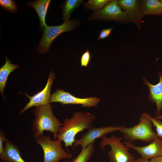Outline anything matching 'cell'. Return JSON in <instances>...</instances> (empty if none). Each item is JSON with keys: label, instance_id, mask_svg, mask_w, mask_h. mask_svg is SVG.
I'll return each mask as SVG.
<instances>
[{"label": "cell", "instance_id": "obj_14", "mask_svg": "<svg viewBox=\"0 0 162 162\" xmlns=\"http://www.w3.org/2000/svg\"><path fill=\"white\" fill-rule=\"evenodd\" d=\"M3 153L0 155L1 162H25L21 157L19 147L6 138Z\"/></svg>", "mask_w": 162, "mask_h": 162}, {"label": "cell", "instance_id": "obj_17", "mask_svg": "<svg viewBox=\"0 0 162 162\" xmlns=\"http://www.w3.org/2000/svg\"><path fill=\"white\" fill-rule=\"evenodd\" d=\"M5 58V63L0 68V91L4 99V92L8 77L12 72L19 68V65L12 64L7 56Z\"/></svg>", "mask_w": 162, "mask_h": 162}, {"label": "cell", "instance_id": "obj_26", "mask_svg": "<svg viewBox=\"0 0 162 162\" xmlns=\"http://www.w3.org/2000/svg\"><path fill=\"white\" fill-rule=\"evenodd\" d=\"M151 162H162V156L151 159Z\"/></svg>", "mask_w": 162, "mask_h": 162}, {"label": "cell", "instance_id": "obj_3", "mask_svg": "<svg viewBox=\"0 0 162 162\" xmlns=\"http://www.w3.org/2000/svg\"><path fill=\"white\" fill-rule=\"evenodd\" d=\"M152 124L150 119L144 112L141 115L137 124L129 128L122 125L119 126L118 131L123 134L127 141L130 143H132L136 140L150 143L157 135L153 130Z\"/></svg>", "mask_w": 162, "mask_h": 162}, {"label": "cell", "instance_id": "obj_18", "mask_svg": "<svg viewBox=\"0 0 162 162\" xmlns=\"http://www.w3.org/2000/svg\"><path fill=\"white\" fill-rule=\"evenodd\" d=\"M82 0H66L61 6L62 11L63 19L64 22L68 21L72 12L78 8L83 2Z\"/></svg>", "mask_w": 162, "mask_h": 162}, {"label": "cell", "instance_id": "obj_16", "mask_svg": "<svg viewBox=\"0 0 162 162\" xmlns=\"http://www.w3.org/2000/svg\"><path fill=\"white\" fill-rule=\"evenodd\" d=\"M141 11L145 15L160 16L162 14V2L157 0H141Z\"/></svg>", "mask_w": 162, "mask_h": 162}, {"label": "cell", "instance_id": "obj_23", "mask_svg": "<svg viewBox=\"0 0 162 162\" xmlns=\"http://www.w3.org/2000/svg\"><path fill=\"white\" fill-rule=\"evenodd\" d=\"M91 58V54L89 50L87 49L81 56L80 59L81 66L87 67Z\"/></svg>", "mask_w": 162, "mask_h": 162}, {"label": "cell", "instance_id": "obj_10", "mask_svg": "<svg viewBox=\"0 0 162 162\" xmlns=\"http://www.w3.org/2000/svg\"><path fill=\"white\" fill-rule=\"evenodd\" d=\"M55 78V74L52 71H51L46 85L43 90L32 96H29L26 93H25L29 99V101L20 111V114L32 106H45L50 103L51 95L50 90Z\"/></svg>", "mask_w": 162, "mask_h": 162}, {"label": "cell", "instance_id": "obj_5", "mask_svg": "<svg viewBox=\"0 0 162 162\" xmlns=\"http://www.w3.org/2000/svg\"><path fill=\"white\" fill-rule=\"evenodd\" d=\"M100 139L99 146L101 149H104L106 145L111 147L108 152L109 162H133L135 159L128 152L130 148L121 142L123 138L115 136L108 138L104 136Z\"/></svg>", "mask_w": 162, "mask_h": 162}, {"label": "cell", "instance_id": "obj_6", "mask_svg": "<svg viewBox=\"0 0 162 162\" xmlns=\"http://www.w3.org/2000/svg\"><path fill=\"white\" fill-rule=\"evenodd\" d=\"M35 141L42 148L44 153L43 162H58L60 160L69 159L72 156L62 148L61 141L52 140L49 136L44 134L35 139Z\"/></svg>", "mask_w": 162, "mask_h": 162}, {"label": "cell", "instance_id": "obj_29", "mask_svg": "<svg viewBox=\"0 0 162 162\" xmlns=\"http://www.w3.org/2000/svg\"><path fill=\"white\" fill-rule=\"evenodd\" d=\"M71 161H70V160H68L67 161H65L64 162H71Z\"/></svg>", "mask_w": 162, "mask_h": 162}, {"label": "cell", "instance_id": "obj_25", "mask_svg": "<svg viewBox=\"0 0 162 162\" xmlns=\"http://www.w3.org/2000/svg\"><path fill=\"white\" fill-rule=\"evenodd\" d=\"M6 138L4 132L0 130V155L3 152L4 147L3 146V142L5 141Z\"/></svg>", "mask_w": 162, "mask_h": 162}, {"label": "cell", "instance_id": "obj_8", "mask_svg": "<svg viewBox=\"0 0 162 162\" xmlns=\"http://www.w3.org/2000/svg\"><path fill=\"white\" fill-rule=\"evenodd\" d=\"M100 101V99L97 97L79 98L62 89H56L51 95L50 103L58 102L63 104H80L82 105L81 107L90 108L97 106Z\"/></svg>", "mask_w": 162, "mask_h": 162}, {"label": "cell", "instance_id": "obj_19", "mask_svg": "<svg viewBox=\"0 0 162 162\" xmlns=\"http://www.w3.org/2000/svg\"><path fill=\"white\" fill-rule=\"evenodd\" d=\"M93 142L84 149L76 157H74L71 162H88L92 157L95 150Z\"/></svg>", "mask_w": 162, "mask_h": 162}, {"label": "cell", "instance_id": "obj_13", "mask_svg": "<svg viewBox=\"0 0 162 162\" xmlns=\"http://www.w3.org/2000/svg\"><path fill=\"white\" fill-rule=\"evenodd\" d=\"M159 82L155 85L150 83L144 77L142 78L143 85H146L149 89L147 99L150 102L155 103L156 106V116L160 115L162 112V73L158 70Z\"/></svg>", "mask_w": 162, "mask_h": 162}, {"label": "cell", "instance_id": "obj_2", "mask_svg": "<svg viewBox=\"0 0 162 162\" xmlns=\"http://www.w3.org/2000/svg\"><path fill=\"white\" fill-rule=\"evenodd\" d=\"M33 111L35 118L31 130L34 138L44 134V131L47 130L53 134V138L56 140L58 130L63 123L53 114L51 103L45 106H34Z\"/></svg>", "mask_w": 162, "mask_h": 162}, {"label": "cell", "instance_id": "obj_9", "mask_svg": "<svg viewBox=\"0 0 162 162\" xmlns=\"http://www.w3.org/2000/svg\"><path fill=\"white\" fill-rule=\"evenodd\" d=\"M118 126H108L97 128L93 127L85 133L80 139L75 140L73 146L76 147L80 146L82 149L86 147L91 143L98 139L101 138L109 133L118 130Z\"/></svg>", "mask_w": 162, "mask_h": 162}, {"label": "cell", "instance_id": "obj_24", "mask_svg": "<svg viewBox=\"0 0 162 162\" xmlns=\"http://www.w3.org/2000/svg\"><path fill=\"white\" fill-rule=\"evenodd\" d=\"M113 27L102 30L100 32L98 40L105 38L108 37L111 34Z\"/></svg>", "mask_w": 162, "mask_h": 162}, {"label": "cell", "instance_id": "obj_22", "mask_svg": "<svg viewBox=\"0 0 162 162\" xmlns=\"http://www.w3.org/2000/svg\"><path fill=\"white\" fill-rule=\"evenodd\" d=\"M144 113L145 115L149 118L152 124L155 127L157 135L162 139V120L155 119L152 117L149 114L146 112H144Z\"/></svg>", "mask_w": 162, "mask_h": 162}, {"label": "cell", "instance_id": "obj_1", "mask_svg": "<svg viewBox=\"0 0 162 162\" xmlns=\"http://www.w3.org/2000/svg\"><path fill=\"white\" fill-rule=\"evenodd\" d=\"M94 114L84 111L75 112L70 118L63 120L62 125L58 129L56 138L63 141L66 148L72 146L75 137L79 132L93 127L95 120Z\"/></svg>", "mask_w": 162, "mask_h": 162}, {"label": "cell", "instance_id": "obj_28", "mask_svg": "<svg viewBox=\"0 0 162 162\" xmlns=\"http://www.w3.org/2000/svg\"><path fill=\"white\" fill-rule=\"evenodd\" d=\"M154 118L156 119L161 120L162 119V115L156 116H154Z\"/></svg>", "mask_w": 162, "mask_h": 162}, {"label": "cell", "instance_id": "obj_12", "mask_svg": "<svg viewBox=\"0 0 162 162\" xmlns=\"http://www.w3.org/2000/svg\"><path fill=\"white\" fill-rule=\"evenodd\" d=\"M118 3L126 14L129 21L135 24L139 30L142 28L141 22L143 16L141 0H118Z\"/></svg>", "mask_w": 162, "mask_h": 162}, {"label": "cell", "instance_id": "obj_4", "mask_svg": "<svg viewBox=\"0 0 162 162\" xmlns=\"http://www.w3.org/2000/svg\"><path fill=\"white\" fill-rule=\"evenodd\" d=\"M80 24L78 20L73 19L64 22L58 26L47 25L43 29V35L37 47V52L40 54L48 53L52 43L56 38L63 33L76 30Z\"/></svg>", "mask_w": 162, "mask_h": 162}, {"label": "cell", "instance_id": "obj_15", "mask_svg": "<svg viewBox=\"0 0 162 162\" xmlns=\"http://www.w3.org/2000/svg\"><path fill=\"white\" fill-rule=\"evenodd\" d=\"M51 1L50 0H37L27 2L26 4L37 12L40 20V29H43L47 26L45 22V17Z\"/></svg>", "mask_w": 162, "mask_h": 162}, {"label": "cell", "instance_id": "obj_7", "mask_svg": "<svg viewBox=\"0 0 162 162\" xmlns=\"http://www.w3.org/2000/svg\"><path fill=\"white\" fill-rule=\"evenodd\" d=\"M88 20H113L121 23L129 21L126 14L118 5L117 0H112L103 8L94 12Z\"/></svg>", "mask_w": 162, "mask_h": 162}, {"label": "cell", "instance_id": "obj_21", "mask_svg": "<svg viewBox=\"0 0 162 162\" xmlns=\"http://www.w3.org/2000/svg\"><path fill=\"white\" fill-rule=\"evenodd\" d=\"M0 5L9 12L16 13L17 11V5L14 0H0Z\"/></svg>", "mask_w": 162, "mask_h": 162}, {"label": "cell", "instance_id": "obj_20", "mask_svg": "<svg viewBox=\"0 0 162 162\" xmlns=\"http://www.w3.org/2000/svg\"><path fill=\"white\" fill-rule=\"evenodd\" d=\"M111 0H89L84 3V7L87 9L95 11L103 8Z\"/></svg>", "mask_w": 162, "mask_h": 162}, {"label": "cell", "instance_id": "obj_11", "mask_svg": "<svg viewBox=\"0 0 162 162\" xmlns=\"http://www.w3.org/2000/svg\"><path fill=\"white\" fill-rule=\"evenodd\" d=\"M124 142L130 148L137 152L142 159L148 160L162 156V139L157 135L150 144L146 146H136L127 141Z\"/></svg>", "mask_w": 162, "mask_h": 162}, {"label": "cell", "instance_id": "obj_27", "mask_svg": "<svg viewBox=\"0 0 162 162\" xmlns=\"http://www.w3.org/2000/svg\"><path fill=\"white\" fill-rule=\"evenodd\" d=\"M133 162H151L148 160L145 159L141 158H138L137 159H135Z\"/></svg>", "mask_w": 162, "mask_h": 162}]
</instances>
